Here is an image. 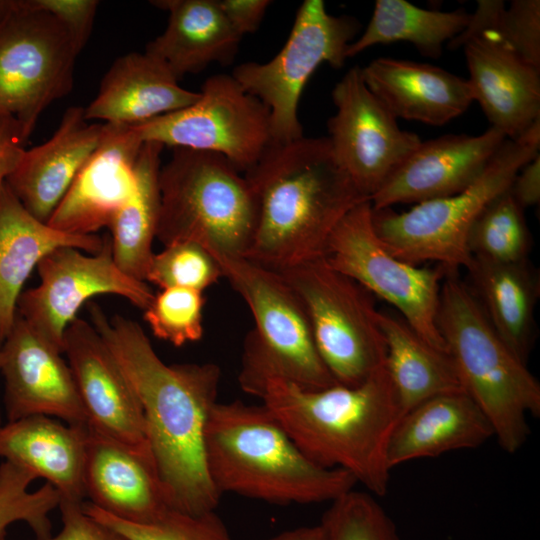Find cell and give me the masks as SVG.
Returning a JSON list of instances; mask_svg holds the SVG:
<instances>
[{"instance_id": "cell-1", "label": "cell", "mask_w": 540, "mask_h": 540, "mask_svg": "<svg viewBox=\"0 0 540 540\" xmlns=\"http://www.w3.org/2000/svg\"><path fill=\"white\" fill-rule=\"evenodd\" d=\"M90 323L133 387L142 407L148 448L168 506L189 513L215 511L221 495L205 460V429L217 403L220 367L211 362L166 364L143 328L88 303Z\"/></svg>"}, {"instance_id": "cell-2", "label": "cell", "mask_w": 540, "mask_h": 540, "mask_svg": "<svg viewBox=\"0 0 540 540\" xmlns=\"http://www.w3.org/2000/svg\"><path fill=\"white\" fill-rule=\"evenodd\" d=\"M244 176L258 209L245 258L275 271L323 258L341 219L369 200L335 161L328 137L273 143Z\"/></svg>"}, {"instance_id": "cell-3", "label": "cell", "mask_w": 540, "mask_h": 540, "mask_svg": "<svg viewBox=\"0 0 540 540\" xmlns=\"http://www.w3.org/2000/svg\"><path fill=\"white\" fill-rule=\"evenodd\" d=\"M259 398L311 461L343 469L370 494L386 495L388 445L403 413L385 363L356 386L305 390L275 379Z\"/></svg>"}, {"instance_id": "cell-4", "label": "cell", "mask_w": 540, "mask_h": 540, "mask_svg": "<svg viewBox=\"0 0 540 540\" xmlns=\"http://www.w3.org/2000/svg\"><path fill=\"white\" fill-rule=\"evenodd\" d=\"M204 446L207 471L220 495L303 505L331 502L357 484L347 471L311 461L263 403L217 402Z\"/></svg>"}, {"instance_id": "cell-5", "label": "cell", "mask_w": 540, "mask_h": 540, "mask_svg": "<svg viewBox=\"0 0 540 540\" xmlns=\"http://www.w3.org/2000/svg\"><path fill=\"white\" fill-rule=\"evenodd\" d=\"M437 326L463 392L486 416L501 448L516 453L530 433L527 415L540 416V384L493 329L458 272L443 279Z\"/></svg>"}, {"instance_id": "cell-6", "label": "cell", "mask_w": 540, "mask_h": 540, "mask_svg": "<svg viewBox=\"0 0 540 540\" xmlns=\"http://www.w3.org/2000/svg\"><path fill=\"white\" fill-rule=\"evenodd\" d=\"M209 252L254 320L238 375L243 392L259 398L265 384L275 379L305 390L335 385L318 354L304 306L283 276L245 257Z\"/></svg>"}, {"instance_id": "cell-7", "label": "cell", "mask_w": 540, "mask_h": 540, "mask_svg": "<svg viewBox=\"0 0 540 540\" xmlns=\"http://www.w3.org/2000/svg\"><path fill=\"white\" fill-rule=\"evenodd\" d=\"M156 238L191 241L230 257H245L257 224V202L245 176L224 156L173 148L160 169Z\"/></svg>"}, {"instance_id": "cell-8", "label": "cell", "mask_w": 540, "mask_h": 540, "mask_svg": "<svg viewBox=\"0 0 540 540\" xmlns=\"http://www.w3.org/2000/svg\"><path fill=\"white\" fill-rule=\"evenodd\" d=\"M540 119L517 139H506L482 175L466 189L415 204L405 212L372 209L375 232L395 257L413 265L432 261L447 272L470 265L468 236L475 220L516 174L539 154Z\"/></svg>"}, {"instance_id": "cell-9", "label": "cell", "mask_w": 540, "mask_h": 540, "mask_svg": "<svg viewBox=\"0 0 540 540\" xmlns=\"http://www.w3.org/2000/svg\"><path fill=\"white\" fill-rule=\"evenodd\" d=\"M279 272L300 298L315 346L336 384L356 386L385 363L374 296L324 258Z\"/></svg>"}, {"instance_id": "cell-10", "label": "cell", "mask_w": 540, "mask_h": 540, "mask_svg": "<svg viewBox=\"0 0 540 540\" xmlns=\"http://www.w3.org/2000/svg\"><path fill=\"white\" fill-rule=\"evenodd\" d=\"M80 52L57 18L16 0L0 21V119L17 122L28 140L44 110L72 90Z\"/></svg>"}, {"instance_id": "cell-11", "label": "cell", "mask_w": 540, "mask_h": 540, "mask_svg": "<svg viewBox=\"0 0 540 540\" xmlns=\"http://www.w3.org/2000/svg\"><path fill=\"white\" fill-rule=\"evenodd\" d=\"M361 29L348 15L327 12L322 0H306L299 7L283 48L265 63L245 62L232 76L249 94L269 109L273 143H287L303 137L298 103L314 71L328 63L344 66L347 49Z\"/></svg>"}, {"instance_id": "cell-12", "label": "cell", "mask_w": 540, "mask_h": 540, "mask_svg": "<svg viewBox=\"0 0 540 540\" xmlns=\"http://www.w3.org/2000/svg\"><path fill=\"white\" fill-rule=\"evenodd\" d=\"M323 258L373 296L393 305L422 339L447 353L437 326L441 286L447 271L440 265L418 267L391 254L375 232L370 200L358 204L341 219Z\"/></svg>"}, {"instance_id": "cell-13", "label": "cell", "mask_w": 540, "mask_h": 540, "mask_svg": "<svg viewBox=\"0 0 540 540\" xmlns=\"http://www.w3.org/2000/svg\"><path fill=\"white\" fill-rule=\"evenodd\" d=\"M199 99L133 128L144 142L217 153L237 170L252 169L273 144L269 109L230 74L206 79Z\"/></svg>"}, {"instance_id": "cell-14", "label": "cell", "mask_w": 540, "mask_h": 540, "mask_svg": "<svg viewBox=\"0 0 540 540\" xmlns=\"http://www.w3.org/2000/svg\"><path fill=\"white\" fill-rule=\"evenodd\" d=\"M37 270L40 283L23 290L17 314L62 353L67 327L92 297L118 295L144 311L155 294L147 282L130 277L116 265L107 237L96 253L58 247L39 261Z\"/></svg>"}, {"instance_id": "cell-15", "label": "cell", "mask_w": 540, "mask_h": 540, "mask_svg": "<svg viewBox=\"0 0 540 540\" xmlns=\"http://www.w3.org/2000/svg\"><path fill=\"white\" fill-rule=\"evenodd\" d=\"M336 113L327 127L333 157L369 200L421 143L366 86L361 68L349 69L332 90Z\"/></svg>"}, {"instance_id": "cell-16", "label": "cell", "mask_w": 540, "mask_h": 540, "mask_svg": "<svg viewBox=\"0 0 540 540\" xmlns=\"http://www.w3.org/2000/svg\"><path fill=\"white\" fill-rule=\"evenodd\" d=\"M7 421L31 415L88 424L72 370L62 352L18 314L0 348Z\"/></svg>"}, {"instance_id": "cell-17", "label": "cell", "mask_w": 540, "mask_h": 540, "mask_svg": "<svg viewBox=\"0 0 540 540\" xmlns=\"http://www.w3.org/2000/svg\"><path fill=\"white\" fill-rule=\"evenodd\" d=\"M63 353L72 370L88 425L120 442L148 447L139 399L90 322L77 317L67 327Z\"/></svg>"}, {"instance_id": "cell-18", "label": "cell", "mask_w": 540, "mask_h": 540, "mask_svg": "<svg viewBox=\"0 0 540 540\" xmlns=\"http://www.w3.org/2000/svg\"><path fill=\"white\" fill-rule=\"evenodd\" d=\"M506 139L490 127L477 136L448 134L421 141L371 196L372 209L391 208L398 203L418 204L466 189L482 175Z\"/></svg>"}, {"instance_id": "cell-19", "label": "cell", "mask_w": 540, "mask_h": 540, "mask_svg": "<svg viewBox=\"0 0 540 540\" xmlns=\"http://www.w3.org/2000/svg\"><path fill=\"white\" fill-rule=\"evenodd\" d=\"M133 126L104 123L101 141L84 163L47 224L70 234L108 227L135 187L142 146Z\"/></svg>"}, {"instance_id": "cell-20", "label": "cell", "mask_w": 540, "mask_h": 540, "mask_svg": "<svg viewBox=\"0 0 540 540\" xmlns=\"http://www.w3.org/2000/svg\"><path fill=\"white\" fill-rule=\"evenodd\" d=\"M462 47L474 101L490 127L507 139H517L540 119V69L493 31L472 36Z\"/></svg>"}, {"instance_id": "cell-21", "label": "cell", "mask_w": 540, "mask_h": 540, "mask_svg": "<svg viewBox=\"0 0 540 540\" xmlns=\"http://www.w3.org/2000/svg\"><path fill=\"white\" fill-rule=\"evenodd\" d=\"M83 489L88 502L129 522H149L170 508L149 448L120 442L90 426Z\"/></svg>"}, {"instance_id": "cell-22", "label": "cell", "mask_w": 540, "mask_h": 540, "mask_svg": "<svg viewBox=\"0 0 540 540\" xmlns=\"http://www.w3.org/2000/svg\"><path fill=\"white\" fill-rule=\"evenodd\" d=\"M88 122L83 107H69L53 136L25 149L5 181L24 208L42 222H48L101 141L104 124Z\"/></svg>"}, {"instance_id": "cell-23", "label": "cell", "mask_w": 540, "mask_h": 540, "mask_svg": "<svg viewBox=\"0 0 540 540\" xmlns=\"http://www.w3.org/2000/svg\"><path fill=\"white\" fill-rule=\"evenodd\" d=\"M361 72L366 86L396 119L442 126L474 101L467 79L428 63L380 57Z\"/></svg>"}, {"instance_id": "cell-24", "label": "cell", "mask_w": 540, "mask_h": 540, "mask_svg": "<svg viewBox=\"0 0 540 540\" xmlns=\"http://www.w3.org/2000/svg\"><path fill=\"white\" fill-rule=\"evenodd\" d=\"M178 82L164 62L146 51L127 53L104 75L96 97L84 108L85 119L134 126L181 110L200 93Z\"/></svg>"}, {"instance_id": "cell-25", "label": "cell", "mask_w": 540, "mask_h": 540, "mask_svg": "<svg viewBox=\"0 0 540 540\" xmlns=\"http://www.w3.org/2000/svg\"><path fill=\"white\" fill-rule=\"evenodd\" d=\"M88 424L31 415L0 424V457L43 478L61 501L82 503Z\"/></svg>"}, {"instance_id": "cell-26", "label": "cell", "mask_w": 540, "mask_h": 540, "mask_svg": "<svg viewBox=\"0 0 540 540\" xmlns=\"http://www.w3.org/2000/svg\"><path fill=\"white\" fill-rule=\"evenodd\" d=\"M103 238L52 228L31 215L6 183L0 191V348L17 316L23 286L39 261L63 246L98 252Z\"/></svg>"}, {"instance_id": "cell-27", "label": "cell", "mask_w": 540, "mask_h": 540, "mask_svg": "<svg viewBox=\"0 0 540 540\" xmlns=\"http://www.w3.org/2000/svg\"><path fill=\"white\" fill-rule=\"evenodd\" d=\"M491 437L490 422L467 394L437 395L400 418L389 441L388 465L392 470L415 459L477 448Z\"/></svg>"}, {"instance_id": "cell-28", "label": "cell", "mask_w": 540, "mask_h": 540, "mask_svg": "<svg viewBox=\"0 0 540 540\" xmlns=\"http://www.w3.org/2000/svg\"><path fill=\"white\" fill-rule=\"evenodd\" d=\"M152 5L168 12L162 34L145 51L164 62L179 81L211 63L233 61L241 36L233 29L217 0H158Z\"/></svg>"}, {"instance_id": "cell-29", "label": "cell", "mask_w": 540, "mask_h": 540, "mask_svg": "<svg viewBox=\"0 0 540 540\" xmlns=\"http://www.w3.org/2000/svg\"><path fill=\"white\" fill-rule=\"evenodd\" d=\"M471 291L493 329L527 365L536 339L535 308L540 276L529 259L500 263L472 257L467 267Z\"/></svg>"}, {"instance_id": "cell-30", "label": "cell", "mask_w": 540, "mask_h": 540, "mask_svg": "<svg viewBox=\"0 0 540 540\" xmlns=\"http://www.w3.org/2000/svg\"><path fill=\"white\" fill-rule=\"evenodd\" d=\"M378 323L386 346V369L403 415L434 396L463 392L447 353L429 345L400 316L379 310Z\"/></svg>"}, {"instance_id": "cell-31", "label": "cell", "mask_w": 540, "mask_h": 540, "mask_svg": "<svg viewBox=\"0 0 540 540\" xmlns=\"http://www.w3.org/2000/svg\"><path fill=\"white\" fill-rule=\"evenodd\" d=\"M163 148L157 142L142 144L135 164L134 190L108 226L116 265L140 281H145L154 255L152 244L160 214L159 173Z\"/></svg>"}, {"instance_id": "cell-32", "label": "cell", "mask_w": 540, "mask_h": 540, "mask_svg": "<svg viewBox=\"0 0 540 540\" xmlns=\"http://www.w3.org/2000/svg\"><path fill=\"white\" fill-rule=\"evenodd\" d=\"M470 13L428 10L405 0H377L372 17L359 38L347 49V58L379 44L406 41L422 55L437 58L442 46L459 35L468 25Z\"/></svg>"}, {"instance_id": "cell-33", "label": "cell", "mask_w": 540, "mask_h": 540, "mask_svg": "<svg viewBox=\"0 0 540 540\" xmlns=\"http://www.w3.org/2000/svg\"><path fill=\"white\" fill-rule=\"evenodd\" d=\"M531 244L524 210L514 200L509 188L484 208L468 236L472 257L500 263L528 259Z\"/></svg>"}, {"instance_id": "cell-34", "label": "cell", "mask_w": 540, "mask_h": 540, "mask_svg": "<svg viewBox=\"0 0 540 540\" xmlns=\"http://www.w3.org/2000/svg\"><path fill=\"white\" fill-rule=\"evenodd\" d=\"M36 479L29 471L10 462L0 464V539L6 538L8 527L15 522L27 524L36 539L52 535L49 514L59 507L60 495L47 482L29 491Z\"/></svg>"}, {"instance_id": "cell-35", "label": "cell", "mask_w": 540, "mask_h": 540, "mask_svg": "<svg viewBox=\"0 0 540 540\" xmlns=\"http://www.w3.org/2000/svg\"><path fill=\"white\" fill-rule=\"evenodd\" d=\"M82 509L130 540H231L215 511L194 515L167 508L149 522L136 523L117 518L88 501L82 503Z\"/></svg>"}, {"instance_id": "cell-36", "label": "cell", "mask_w": 540, "mask_h": 540, "mask_svg": "<svg viewBox=\"0 0 540 540\" xmlns=\"http://www.w3.org/2000/svg\"><path fill=\"white\" fill-rule=\"evenodd\" d=\"M320 524L324 540H400L374 495L354 489L330 502Z\"/></svg>"}, {"instance_id": "cell-37", "label": "cell", "mask_w": 540, "mask_h": 540, "mask_svg": "<svg viewBox=\"0 0 540 540\" xmlns=\"http://www.w3.org/2000/svg\"><path fill=\"white\" fill-rule=\"evenodd\" d=\"M204 304L201 291L163 288L154 294L143 318L155 337L180 347L202 338Z\"/></svg>"}, {"instance_id": "cell-38", "label": "cell", "mask_w": 540, "mask_h": 540, "mask_svg": "<svg viewBox=\"0 0 540 540\" xmlns=\"http://www.w3.org/2000/svg\"><path fill=\"white\" fill-rule=\"evenodd\" d=\"M221 277L220 266L204 246L180 241L154 253L145 281L160 289L184 287L204 292Z\"/></svg>"}, {"instance_id": "cell-39", "label": "cell", "mask_w": 540, "mask_h": 540, "mask_svg": "<svg viewBox=\"0 0 540 540\" xmlns=\"http://www.w3.org/2000/svg\"><path fill=\"white\" fill-rule=\"evenodd\" d=\"M493 32L522 59L540 69L539 0H513L501 10Z\"/></svg>"}, {"instance_id": "cell-40", "label": "cell", "mask_w": 540, "mask_h": 540, "mask_svg": "<svg viewBox=\"0 0 540 540\" xmlns=\"http://www.w3.org/2000/svg\"><path fill=\"white\" fill-rule=\"evenodd\" d=\"M30 5L50 13L70 32L82 50L90 37L96 10V0H29Z\"/></svg>"}, {"instance_id": "cell-41", "label": "cell", "mask_w": 540, "mask_h": 540, "mask_svg": "<svg viewBox=\"0 0 540 540\" xmlns=\"http://www.w3.org/2000/svg\"><path fill=\"white\" fill-rule=\"evenodd\" d=\"M82 503L60 501L61 530L47 538L32 540H130L117 530L86 514L82 509Z\"/></svg>"}, {"instance_id": "cell-42", "label": "cell", "mask_w": 540, "mask_h": 540, "mask_svg": "<svg viewBox=\"0 0 540 540\" xmlns=\"http://www.w3.org/2000/svg\"><path fill=\"white\" fill-rule=\"evenodd\" d=\"M233 29L242 37L254 32L262 22L269 0H217Z\"/></svg>"}, {"instance_id": "cell-43", "label": "cell", "mask_w": 540, "mask_h": 540, "mask_svg": "<svg viewBox=\"0 0 540 540\" xmlns=\"http://www.w3.org/2000/svg\"><path fill=\"white\" fill-rule=\"evenodd\" d=\"M26 142L27 139L17 122L0 119V191L7 177L19 163Z\"/></svg>"}, {"instance_id": "cell-44", "label": "cell", "mask_w": 540, "mask_h": 540, "mask_svg": "<svg viewBox=\"0 0 540 540\" xmlns=\"http://www.w3.org/2000/svg\"><path fill=\"white\" fill-rule=\"evenodd\" d=\"M509 191L518 205L525 210L540 201V155H536L514 177Z\"/></svg>"}, {"instance_id": "cell-45", "label": "cell", "mask_w": 540, "mask_h": 540, "mask_svg": "<svg viewBox=\"0 0 540 540\" xmlns=\"http://www.w3.org/2000/svg\"><path fill=\"white\" fill-rule=\"evenodd\" d=\"M266 540H324V532L319 523L288 530Z\"/></svg>"}, {"instance_id": "cell-46", "label": "cell", "mask_w": 540, "mask_h": 540, "mask_svg": "<svg viewBox=\"0 0 540 540\" xmlns=\"http://www.w3.org/2000/svg\"><path fill=\"white\" fill-rule=\"evenodd\" d=\"M15 5L16 0H0V21L14 9Z\"/></svg>"}, {"instance_id": "cell-47", "label": "cell", "mask_w": 540, "mask_h": 540, "mask_svg": "<svg viewBox=\"0 0 540 540\" xmlns=\"http://www.w3.org/2000/svg\"><path fill=\"white\" fill-rule=\"evenodd\" d=\"M1 366H2V352H1V349H0V371H1ZM0 424H2V412H1V409H0Z\"/></svg>"}, {"instance_id": "cell-48", "label": "cell", "mask_w": 540, "mask_h": 540, "mask_svg": "<svg viewBox=\"0 0 540 540\" xmlns=\"http://www.w3.org/2000/svg\"><path fill=\"white\" fill-rule=\"evenodd\" d=\"M0 540H5V538H4V539H0Z\"/></svg>"}]
</instances>
